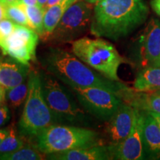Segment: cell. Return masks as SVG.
Masks as SVG:
<instances>
[{"label": "cell", "instance_id": "14", "mask_svg": "<svg viewBox=\"0 0 160 160\" xmlns=\"http://www.w3.org/2000/svg\"><path fill=\"white\" fill-rule=\"evenodd\" d=\"M142 113L145 159H160V128L148 112Z\"/></svg>", "mask_w": 160, "mask_h": 160}, {"label": "cell", "instance_id": "13", "mask_svg": "<svg viewBox=\"0 0 160 160\" xmlns=\"http://www.w3.org/2000/svg\"><path fill=\"white\" fill-rule=\"evenodd\" d=\"M117 96L123 102L136 110L160 114V94L157 92L139 91L126 86L117 93Z\"/></svg>", "mask_w": 160, "mask_h": 160}, {"label": "cell", "instance_id": "37", "mask_svg": "<svg viewBox=\"0 0 160 160\" xmlns=\"http://www.w3.org/2000/svg\"><path fill=\"white\" fill-rule=\"evenodd\" d=\"M0 2H1L4 3V0H0ZM4 4H5V3H4Z\"/></svg>", "mask_w": 160, "mask_h": 160}, {"label": "cell", "instance_id": "38", "mask_svg": "<svg viewBox=\"0 0 160 160\" xmlns=\"http://www.w3.org/2000/svg\"><path fill=\"white\" fill-rule=\"evenodd\" d=\"M2 58H1V57H0V63H1V62H2Z\"/></svg>", "mask_w": 160, "mask_h": 160}, {"label": "cell", "instance_id": "29", "mask_svg": "<svg viewBox=\"0 0 160 160\" xmlns=\"http://www.w3.org/2000/svg\"><path fill=\"white\" fill-rule=\"evenodd\" d=\"M62 1H65V0H48L47 4H46L45 6V10L46 8H48L51 7V6H52V5H57V4L61 2H62ZM71 1L74 2H77V0H71Z\"/></svg>", "mask_w": 160, "mask_h": 160}, {"label": "cell", "instance_id": "12", "mask_svg": "<svg viewBox=\"0 0 160 160\" xmlns=\"http://www.w3.org/2000/svg\"><path fill=\"white\" fill-rule=\"evenodd\" d=\"M136 109L123 102L107 122L106 133L111 144L123 141L131 133L134 123Z\"/></svg>", "mask_w": 160, "mask_h": 160}, {"label": "cell", "instance_id": "32", "mask_svg": "<svg viewBox=\"0 0 160 160\" xmlns=\"http://www.w3.org/2000/svg\"><path fill=\"white\" fill-rule=\"evenodd\" d=\"M148 113L152 116V117H153V119L156 120V122H157L158 125H159L160 128V114L159 113H153V112H148Z\"/></svg>", "mask_w": 160, "mask_h": 160}, {"label": "cell", "instance_id": "11", "mask_svg": "<svg viewBox=\"0 0 160 160\" xmlns=\"http://www.w3.org/2000/svg\"><path fill=\"white\" fill-rule=\"evenodd\" d=\"M112 159H145L143 148V113L136 110L134 123L131 133L123 141L109 145Z\"/></svg>", "mask_w": 160, "mask_h": 160}, {"label": "cell", "instance_id": "9", "mask_svg": "<svg viewBox=\"0 0 160 160\" xmlns=\"http://www.w3.org/2000/svg\"><path fill=\"white\" fill-rule=\"evenodd\" d=\"M68 88L83 109L102 121H108L122 103L115 93L101 88Z\"/></svg>", "mask_w": 160, "mask_h": 160}, {"label": "cell", "instance_id": "10", "mask_svg": "<svg viewBox=\"0 0 160 160\" xmlns=\"http://www.w3.org/2000/svg\"><path fill=\"white\" fill-rule=\"evenodd\" d=\"M39 38V34L31 28L17 24L1 50L3 54L29 66L30 62L35 59Z\"/></svg>", "mask_w": 160, "mask_h": 160}, {"label": "cell", "instance_id": "19", "mask_svg": "<svg viewBox=\"0 0 160 160\" xmlns=\"http://www.w3.org/2000/svg\"><path fill=\"white\" fill-rule=\"evenodd\" d=\"M24 8L28 20L29 27L37 32L39 37H42L45 9L38 5L32 6L24 5Z\"/></svg>", "mask_w": 160, "mask_h": 160}, {"label": "cell", "instance_id": "24", "mask_svg": "<svg viewBox=\"0 0 160 160\" xmlns=\"http://www.w3.org/2000/svg\"><path fill=\"white\" fill-rule=\"evenodd\" d=\"M17 24L9 19H3L0 21V49L3 48L5 41L14 31Z\"/></svg>", "mask_w": 160, "mask_h": 160}, {"label": "cell", "instance_id": "5", "mask_svg": "<svg viewBox=\"0 0 160 160\" xmlns=\"http://www.w3.org/2000/svg\"><path fill=\"white\" fill-rule=\"evenodd\" d=\"M72 52L84 63L105 77L113 81H121L118 70L125 62V59L109 42L99 37L79 38L72 42Z\"/></svg>", "mask_w": 160, "mask_h": 160}, {"label": "cell", "instance_id": "4", "mask_svg": "<svg viewBox=\"0 0 160 160\" xmlns=\"http://www.w3.org/2000/svg\"><path fill=\"white\" fill-rule=\"evenodd\" d=\"M39 77L44 98L57 124L63 122L76 126L88 124L87 114L68 87L63 86L59 79L47 71L39 72Z\"/></svg>", "mask_w": 160, "mask_h": 160}, {"label": "cell", "instance_id": "7", "mask_svg": "<svg viewBox=\"0 0 160 160\" xmlns=\"http://www.w3.org/2000/svg\"><path fill=\"white\" fill-rule=\"evenodd\" d=\"M131 62L142 70L160 66V21L151 18L136 39L131 50Z\"/></svg>", "mask_w": 160, "mask_h": 160}, {"label": "cell", "instance_id": "34", "mask_svg": "<svg viewBox=\"0 0 160 160\" xmlns=\"http://www.w3.org/2000/svg\"><path fill=\"white\" fill-rule=\"evenodd\" d=\"M21 0H4V3L5 5H10V4H16L20 2Z\"/></svg>", "mask_w": 160, "mask_h": 160}, {"label": "cell", "instance_id": "31", "mask_svg": "<svg viewBox=\"0 0 160 160\" xmlns=\"http://www.w3.org/2000/svg\"><path fill=\"white\" fill-rule=\"evenodd\" d=\"M22 3L27 6L37 5V0H21Z\"/></svg>", "mask_w": 160, "mask_h": 160}, {"label": "cell", "instance_id": "8", "mask_svg": "<svg viewBox=\"0 0 160 160\" xmlns=\"http://www.w3.org/2000/svg\"><path fill=\"white\" fill-rule=\"evenodd\" d=\"M92 16L91 3L87 1L73 3L64 13L50 39L59 42H72L79 39L91 28Z\"/></svg>", "mask_w": 160, "mask_h": 160}, {"label": "cell", "instance_id": "23", "mask_svg": "<svg viewBox=\"0 0 160 160\" xmlns=\"http://www.w3.org/2000/svg\"><path fill=\"white\" fill-rule=\"evenodd\" d=\"M28 93V83L24 82L16 87L7 90L6 99L11 106L17 108L27 99Z\"/></svg>", "mask_w": 160, "mask_h": 160}, {"label": "cell", "instance_id": "1", "mask_svg": "<svg viewBox=\"0 0 160 160\" xmlns=\"http://www.w3.org/2000/svg\"><path fill=\"white\" fill-rule=\"evenodd\" d=\"M149 12L145 0H101L93 8L90 31L97 37L118 41L145 24Z\"/></svg>", "mask_w": 160, "mask_h": 160}, {"label": "cell", "instance_id": "18", "mask_svg": "<svg viewBox=\"0 0 160 160\" xmlns=\"http://www.w3.org/2000/svg\"><path fill=\"white\" fill-rule=\"evenodd\" d=\"M133 88L143 92L160 90V66L139 70L133 82Z\"/></svg>", "mask_w": 160, "mask_h": 160}, {"label": "cell", "instance_id": "6", "mask_svg": "<svg viewBox=\"0 0 160 160\" xmlns=\"http://www.w3.org/2000/svg\"><path fill=\"white\" fill-rule=\"evenodd\" d=\"M28 83V93L19 122V130L22 136L33 138L57 123L44 98L39 73L30 71Z\"/></svg>", "mask_w": 160, "mask_h": 160}, {"label": "cell", "instance_id": "33", "mask_svg": "<svg viewBox=\"0 0 160 160\" xmlns=\"http://www.w3.org/2000/svg\"><path fill=\"white\" fill-rule=\"evenodd\" d=\"M48 0H37V5L45 9V6Z\"/></svg>", "mask_w": 160, "mask_h": 160}, {"label": "cell", "instance_id": "22", "mask_svg": "<svg viewBox=\"0 0 160 160\" xmlns=\"http://www.w3.org/2000/svg\"><path fill=\"white\" fill-rule=\"evenodd\" d=\"M5 11L7 19L11 20L17 25L29 27L28 20L22 2L16 4L5 5Z\"/></svg>", "mask_w": 160, "mask_h": 160}, {"label": "cell", "instance_id": "17", "mask_svg": "<svg viewBox=\"0 0 160 160\" xmlns=\"http://www.w3.org/2000/svg\"><path fill=\"white\" fill-rule=\"evenodd\" d=\"M75 3L71 0H65L57 5H52L45 10L43 24V36L42 39H48L51 38L52 33L54 31L62 17L65 11L71 6Z\"/></svg>", "mask_w": 160, "mask_h": 160}, {"label": "cell", "instance_id": "30", "mask_svg": "<svg viewBox=\"0 0 160 160\" xmlns=\"http://www.w3.org/2000/svg\"><path fill=\"white\" fill-rule=\"evenodd\" d=\"M8 133V128L2 129L0 128V143L2 142V140L5 139L6 136Z\"/></svg>", "mask_w": 160, "mask_h": 160}, {"label": "cell", "instance_id": "20", "mask_svg": "<svg viewBox=\"0 0 160 160\" xmlns=\"http://www.w3.org/2000/svg\"><path fill=\"white\" fill-rule=\"evenodd\" d=\"M25 147L22 135L13 126L8 128V133L0 143V153H11Z\"/></svg>", "mask_w": 160, "mask_h": 160}, {"label": "cell", "instance_id": "27", "mask_svg": "<svg viewBox=\"0 0 160 160\" xmlns=\"http://www.w3.org/2000/svg\"><path fill=\"white\" fill-rule=\"evenodd\" d=\"M6 91H7V90L2 85H0V105H2L5 102L6 98Z\"/></svg>", "mask_w": 160, "mask_h": 160}, {"label": "cell", "instance_id": "35", "mask_svg": "<svg viewBox=\"0 0 160 160\" xmlns=\"http://www.w3.org/2000/svg\"><path fill=\"white\" fill-rule=\"evenodd\" d=\"M86 1H87L88 2H89V3H91V4H96L97 2H98L101 1V0H86Z\"/></svg>", "mask_w": 160, "mask_h": 160}, {"label": "cell", "instance_id": "36", "mask_svg": "<svg viewBox=\"0 0 160 160\" xmlns=\"http://www.w3.org/2000/svg\"><path fill=\"white\" fill-rule=\"evenodd\" d=\"M155 92H157V93H159V94H160V90H159V91H155Z\"/></svg>", "mask_w": 160, "mask_h": 160}, {"label": "cell", "instance_id": "2", "mask_svg": "<svg viewBox=\"0 0 160 160\" xmlns=\"http://www.w3.org/2000/svg\"><path fill=\"white\" fill-rule=\"evenodd\" d=\"M41 64L46 71L68 87L101 88L117 95L127 86L95 72L74 54L59 48L48 49L41 58Z\"/></svg>", "mask_w": 160, "mask_h": 160}, {"label": "cell", "instance_id": "28", "mask_svg": "<svg viewBox=\"0 0 160 160\" xmlns=\"http://www.w3.org/2000/svg\"><path fill=\"white\" fill-rule=\"evenodd\" d=\"M6 18L5 5L0 2V21Z\"/></svg>", "mask_w": 160, "mask_h": 160}, {"label": "cell", "instance_id": "3", "mask_svg": "<svg viewBox=\"0 0 160 160\" xmlns=\"http://www.w3.org/2000/svg\"><path fill=\"white\" fill-rule=\"evenodd\" d=\"M36 138V148L45 155L103 145L98 132L76 125L54 124Z\"/></svg>", "mask_w": 160, "mask_h": 160}, {"label": "cell", "instance_id": "15", "mask_svg": "<svg viewBox=\"0 0 160 160\" xmlns=\"http://www.w3.org/2000/svg\"><path fill=\"white\" fill-rule=\"evenodd\" d=\"M47 159L55 160H108L112 159L109 145H97L88 148L71 150L46 154Z\"/></svg>", "mask_w": 160, "mask_h": 160}, {"label": "cell", "instance_id": "16", "mask_svg": "<svg viewBox=\"0 0 160 160\" xmlns=\"http://www.w3.org/2000/svg\"><path fill=\"white\" fill-rule=\"evenodd\" d=\"M28 65H24L15 59L2 60L0 63V85L6 90L20 85L29 75Z\"/></svg>", "mask_w": 160, "mask_h": 160}, {"label": "cell", "instance_id": "25", "mask_svg": "<svg viewBox=\"0 0 160 160\" xmlns=\"http://www.w3.org/2000/svg\"><path fill=\"white\" fill-rule=\"evenodd\" d=\"M11 118L10 111L8 106L5 105H0V127L6 125Z\"/></svg>", "mask_w": 160, "mask_h": 160}, {"label": "cell", "instance_id": "21", "mask_svg": "<svg viewBox=\"0 0 160 160\" xmlns=\"http://www.w3.org/2000/svg\"><path fill=\"white\" fill-rule=\"evenodd\" d=\"M45 154L39 150L23 147L11 153H0V160H42Z\"/></svg>", "mask_w": 160, "mask_h": 160}, {"label": "cell", "instance_id": "26", "mask_svg": "<svg viewBox=\"0 0 160 160\" xmlns=\"http://www.w3.org/2000/svg\"><path fill=\"white\" fill-rule=\"evenodd\" d=\"M151 5L153 11L160 17V0H151Z\"/></svg>", "mask_w": 160, "mask_h": 160}]
</instances>
